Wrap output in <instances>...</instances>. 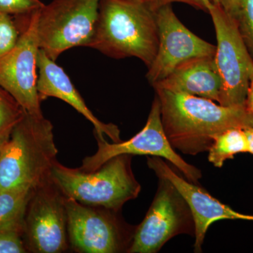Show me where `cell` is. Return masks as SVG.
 I'll return each mask as SVG.
<instances>
[{"mask_svg":"<svg viewBox=\"0 0 253 253\" xmlns=\"http://www.w3.org/2000/svg\"><path fill=\"white\" fill-rule=\"evenodd\" d=\"M217 37L214 63L221 80L218 104L224 106H245L253 60L245 44L237 21L219 5L209 10Z\"/></svg>","mask_w":253,"mask_h":253,"instance_id":"6","label":"cell"},{"mask_svg":"<svg viewBox=\"0 0 253 253\" xmlns=\"http://www.w3.org/2000/svg\"><path fill=\"white\" fill-rule=\"evenodd\" d=\"M39 10L28 14L27 23L16 45L0 59V86L26 113L34 115L42 114L37 86V62L41 49L38 33Z\"/></svg>","mask_w":253,"mask_h":253,"instance_id":"9","label":"cell"},{"mask_svg":"<svg viewBox=\"0 0 253 253\" xmlns=\"http://www.w3.org/2000/svg\"><path fill=\"white\" fill-rule=\"evenodd\" d=\"M98 150L94 155L87 156L83 161L80 169L85 172H93L101 168L110 159L120 155H139L162 158L169 161L180 171L186 179L197 183L202 176L201 171L186 163L179 156L163 129L161 121V102L157 96L155 97L147 122L139 133L126 141L110 144L106 140L97 139Z\"/></svg>","mask_w":253,"mask_h":253,"instance_id":"8","label":"cell"},{"mask_svg":"<svg viewBox=\"0 0 253 253\" xmlns=\"http://www.w3.org/2000/svg\"><path fill=\"white\" fill-rule=\"evenodd\" d=\"M101 0H53L38 12L40 48L56 61L66 50L88 46Z\"/></svg>","mask_w":253,"mask_h":253,"instance_id":"5","label":"cell"},{"mask_svg":"<svg viewBox=\"0 0 253 253\" xmlns=\"http://www.w3.org/2000/svg\"><path fill=\"white\" fill-rule=\"evenodd\" d=\"M23 234L18 230L0 231V253H26V246L21 238Z\"/></svg>","mask_w":253,"mask_h":253,"instance_id":"22","label":"cell"},{"mask_svg":"<svg viewBox=\"0 0 253 253\" xmlns=\"http://www.w3.org/2000/svg\"><path fill=\"white\" fill-rule=\"evenodd\" d=\"M156 15L139 0H101L89 47L113 59L136 57L148 68L156 57Z\"/></svg>","mask_w":253,"mask_h":253,"instance_id":"2","label":"cell"},{"mask_svg":"<svg viewBox=\"0 0 253 253\" xmlns=\"http://www.w3.org/2000/svg\"><path fill=\"white\" fill-rule=\"evenodd\" d=\"M25 113L17 101L0 86V147L9 140L13 129Z\"/></svg>","mask_w":253,"mask_h":253,"instance_id":"18","label":"cell"},{"mask_svg":"<svg viewBox=\"0 0 253 253\" xmlns=\"http://www.w3.org/2000/svg\"><path fill=\"white\" fill-rule=\"evenodd\" d=\"M238 28L253 60V0H241Z\"/></svg>","mask_w":253,"mask_h":253,"instance_id":"19","label":"cell"},{"mask_svg":"<svg viewBox=\"0 0 253 253\" xmlns=\"http://www.w3.org/2000/svg\"><path fill=\"white\" fill-rule=\"evenodd\" d=\"M147 160L148 166L154 171L158 178H165L170 181L187 203L194 221L195 252L202 251L205 236L212 223L221 219L253 221V214L236 212L229 206L222 204L206 190L196 186L194 182L186 180L174 172L162 158L151 156L148 157Z\"/></svg>","mask_w":253,"mask_h":253,"instance_id":"13","label":"cell"},{"mask_svg":"<svg viewBox=\"0 0 253 253\" xmlns=\"http://www.w3.org/2000/svg\"><path fill=\"white\" fill-rule=\"evenodd\" d=\"M245 106L249 112L253 115V73L250 78L249 89H248Z\"/></svg>","mask_w":253,"mask_h":253,"instance_id":"25","label":"cell"},{"mask_svg":"<svg viewBox=\"0 0 253 253\" xmlns=\"http://www.w3.org/2000/svg\"><path fill=\"white\" fill-rule=\"evenodd\" d=\"M139 1H146V0H139Z\"/></svg>","mask_w":253,"mask_h":253,"instance_id":"28","label":"cell"},{"mask_svg":"<svg viewBox=\"0 0 253 253\" xmlns=\"http://www.w3.org/2000/svg\"><path fill=\"white\" fill-rule=\"evenodd\" d=\"M194 233V218L187 203L170 181L160 177L156 196L127 252L158 253L174 236Z\"/></svg>","mask_w":253,"mask_h":253,"instance_id":"7","label":"cell"},{"mask_svg":"<svg viewBox=\"0 0 253 253\" xmlns=\"http://www.w3.org/2000/svg\"><path fill=\"white\" fill-rule=\"evenodd\" d=\"M2 148L3 147H0V155H1V149H2Z\"/></svg>","mask_w":253,"mask_h":253,"instance_id":"27","label":"cell"},{"mask_svg":"<svg viewBox=\"0 0 253 253\" xmlns=\"http://www.w3.org/2000/svg\"><path fill=\"white\" fill-rule=\"evenodd\" d=\"M155 89L165 133L173 148L183 154L208 151L214 136L226 129L253 127V115L246 106H224L206 98Z\"/></svg>","mask_w":253,"mask_h":253,"instance_id":"1","label":"cell"},{"mask_svg":"<svg viewBox=\"0 0 253 253\" xmlns=\"http://www.w3.org/2000/svg\"><path fill=\"white\" fill-rule=\"evenodd\" d=\"M65 196L51 179L37 188L28 204L24 234L33 252L58 253L67 248Z\"/></svg>","mask_w":253,"mask_h":253,"instance_id":"11","label":"cell"},{"mask_svg":"<svg viewBox=\"0 0 253 253\" xmlns=\"http://www.w3.org/2000/svg\"><path fill=\"white\" fill-rule=\"evenodd\" d=\"M145 2L154 12H156L162 6L172 4L173 2L185 3L194 6L196 9L203 10L206 12H209V10L212 5L211 0H146Z\"/></svg>","mask_w":253,"mask_h":253,"instance_id":"23","label":"cell"},{"mask_svg":"<svg viewBox=\"0 0 253 253\" xmlns=\"http://www.w3.org/2000/svg\"><path fill=\"white\" fill-rule=\"evenodd\" d=\"M57 153L51 122L42 114L25 113L1 149L0 192L45 184Z\"/></svg>","mask_w":253,"mask_h":253,"instance_id":"3","label":"cell"},{"mask_svg":"<svg viewBox=\"0 0 253 253\" xmlns=\"http://www.w3.org/2000/svg\"><path fill=\"white\" fill-rule=\"evenodd\" d=\"M158 31L156 57L146 78L151 84L169 76L181 63L199 57H214L216 46L196 36L183 25L168 4L155 12Z\"/></svg>","mask_w":253,"mask_h":253,"instance_id":"10","label":"cell"},{"mask_svg":"<svg viewBox=\"0 0 253 253\" xmlns=\"http://www.w3.org/2000/svg\"><path fill=\"white\" fill-rule=\"evenodd\" d=\"M20 35L9 14L0 12V59L16 45Z\"/></svg>","mask_w":253,"mask_h":253,"instance_id":"20","label":"cell"},{"mask_svg":"<svg viewBox=\"0 0 253 253\" xmlns=\"http://www.w3.org/2000/svg\"><path fill=\"white\" fill-rule=\"evenodd\" d=\"M212 4L219 5L231 17L237 21L241 0H211Z\"/></svg>","mask_w":253,"mask_h":253,"instance_id":"24","label":"cell"},{"mask_svg":"<svg viewBox=\"0 0 253 253\" xmlns=\"http://www.w3.org/2000/svg\"><path fill=\"white\" fill-rule=\"evenodd\" d=\"M245 133L247 137L249 145V152L253 155V127L244 128Z\"/></svg>","mask_w":253,"mask_h":253,"instance_id":"26","label":"cell"},{"mask_svg":"<svg viewBox=\"0 0 253 253\" xmlns=\"http://www.w3.org/2000/svg\"><path fill=\"white\" fill-rule=\"evenodd\" d=\"M208 151V161L216 168L222 167L226 160L233 159L237 154L249 152L244 129L231 128L217 134Z\"/></svg>","mask_w":253,"mask_h":253,"instance_id":"17","label":"cell"},{"mask_svg":"<svg viewBox=\"0 0 253 253\" xmlns=\"http://www.w3.org/2000/svg\"><path fill=\"white\" fill-rule=\"evenodd\" d=\"M65 206L70 241L76 251L114 253L122 251L125 240L113 216L69 198L65 197Z\"/></svg>","mask_w":253,"mask_h":253,"instance_id":"12","label":"cell"},{"mask_svg":"<svg viewBox=\"0 0 253 253\" xmlns=\"http://www.w3.org/2000/svg\"><path fill=\"white\" fill-rule=\"evenodd\" d=\"M38 94L41 100L55 97L67 103L93 125L96 138L104 140L109 136L114 143L121 142L118 126L100 121L87 107L79 91L62 67L51 59L43 50L40 49L38 56Z\"/></svg>","mask_w":253,"mask_h":253,"instance_id":"14","label":"cell"},{"mask_svg":"<svg viewBox=\"0 0 253 253\" xmlns=\"http://www.w3.org/2000/svg\"><path fill=\"white\" fill-rule=\"evenodd\" d=\"M131 158L130 155H120L93 172L66 168L56 162L50 179L66 198L89 207L117 212L141 191L131 170Z\"/></svg>","mask_w":253,"mask_h":253,"instance_id":"4","label":"cell"},{"mask_svg":"<svg viewBox=\"0 0 253 253\" xmlns=\"http://www.w3.org/2000/svg\"><path fill=\"white\" fill-rule=\"evenodd\" d=\"M35 190L16 189L0 192V231L24 233L25 219Z\"/></svg>","mask_w":253,"mask_h":253,"instance_id":"16","label":"cell"},{"mask_svg":"<svg viewBox=\"0 0 253 253\" xmlns=\"http://www.w3.org/2000/svg\"><path fill=\"white\" fill-rule=\"evenodd\" d=\"M41 0H0V12L6 14H28L44 6Z\"/></svg>","mask_w":253,"mask_h":253,"instance_id":"21","label":"cell"},{"mask_svg":"<svg viewBox=\"0 0 253 253\" xmlns=\"http://www.w3.org/2000/svg\"><path fill=\"white\" fill-rule=\"evenodd\" d=\"M221 80L214 57H199L181 63L169 76L152 84L163 89L206 98L218 103Z\"/></svg>","mask_w":253,"mask_h":253,"instance_id":"15","label":"cell"}]
</instances>
